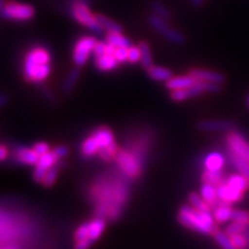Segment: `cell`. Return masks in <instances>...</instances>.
Here are the masks:
<instances>
[{"instance_id":"obj_1","label":"cell","mask_w":249,"mask_h":249,"mask_svg":"<svg viewBox=\"0 0 249 249\" xmlns=\"http://www.w3.org/2000/svg\"><path fill=\"white\" fill-rule=\"evenodd\" d=\"M51 73V54L45 48L35 46L28 51L23 60V75L28 82L40 83Z\"/></svg>"},{"instance_id":"obj_2","label":"cell","mask_w":249,"mask_h":249,"mask_svg":"<svg viewBox=\"0 0 249 249\" xmlns=\"http://www.w3.org/2000/svg\"><path fill=\"white\" fill-rule=\"evenodd\" d=\"M213 218L209 211L196 210L188 205L181 207L178 214L180 224L202 234H213L216 231Z\"/></svg>"},{"instance_id":"obj_3","label":"cell","mask_w":249,"mask_h":249,"mask_svg":"<svg viewBox=\"0 0 249 249\" xmlns=\"http://www.w3.org/2000/svg\"><path fill=\"white\" fill-rule=\"evenodd\" d=\"M114 143L113 134L107 127H99L91 133L89 138L85 140L81 145V154L85 157H92L93 155L98 154L102 149L108 147Z\"/></svg>"},{"instance_id":"obj_4","label":"cell","mask_w":249,"mask_h":249,"mask_svg":"<svg viewBox=\"0 0 249 249\" xmlns=\"http://www.w3.org/2000/svg\"><path fill=\"white\" fill-rule=\"evenodd\" d=\"M71 17L77 23L82 24L95 34H102L103 29L97 22L96 14H92L90 11L88 0H73L70 5Z\"/></svg>"},{"instance_id":"obj_5","label":"cell","mask_w":249,"mask_h":249,"mask_svg":"<svg viewBox=\"0 0 249 249\" xmlns=\"http://www.w3.org/2000/svg\"><path fill=\"white\" fill-rule=\"evenodd\" d=\"M35 14L36 9L34 6L14 1L6 2L0 11V15L5 20L18 21V22H26V21L33 20Z\"/></svg>"},{"instance_id":"obj_6","label":"cell","mask_w":249,"mask_h":249,"mask_svg":"<svg viewBox=\"0 0 249 249\" xmlns=\"http://www.w3.org/2000/svg\"><path fill=\"white\" fill-rule=\"evenodd\" d=\"M148 22L150 24L151 28L157 31L160 35H161L164 38H166L169 42L173 43V44H183L186 42V37L179 30L173 29L172 27L167 23L166 20L160 18V17H156L154 14H150L148 18Z\"/></svg>"},{"instance_id":"obj_7","label":"cell","mask_w":249,"mask_h":249,"mask_svg":"<svg viewBox=\"0 0 249 249\" xmlns=\"http://www.w3.org/2000/svg\"><path fill=\"white\" fill-rule=\"evenodd\" d=\"M220 90V85L213 82H204V81H198L191 88L181 89V90H172L171 91V98L174 102H183L186 99L195 97V96L201 95L203 92H216Z\"/></svg>"},{"instance_id":"obj_8","label":"cell","mask_w":249,"mask_h":249,"mask_svg":"<svg viewBox=\"0 0 249 249\" xmlns=\"http://www.w3.org/2000/svg\"><path fill=\"white\" fill-rule=\"evenodd\" d=\"M96 44H97V40L92 36L81 37L76 40L73 49V62L76 65V67L85 66L90 55L93 53Z\"/></svg>"},{"instance_id":"obj_9","label":"cell","mask_w":249,"mask_h":249,"mask_svg":"<svg viewBox=\"0 0 249 249\" xmlns=\"http://www.w3.org/2000/svg\"><path fill=\"white\" fill-rule=\"evenodd\" d=\"M117 163L119 164L120 169L124 171V173L126 176L135 178L140 174V169H141V165H140L139 158L135 156L129 154L127 151H120L117 155Z\"/></svg>"},{"instance_id":"obj_10","label":"cell","mask_w":249,"mask_h":249,"mask_svg":"<svg viewBox=\"0 0 249 249\" xmlns=\"http://www.w3.org/2000/svg\"><path fill=\"white\" fill-rule=\"evenodd\" d=\"M226 142L230 151L249 160V144L245 141V139L240 134L230 130V133L226 136Z\"/></svg>"},{"instance_id":"obj_11","label":"cell","mask_w":249,"mask_h":249,"mask_svg":"<svg viewBox=\"0 0 249 249\" xmlns=\"http://www.w3.org/2000/svg\"><path fill=\"white\" fill-rule=\"evenodd\" d=\"M216 189L218 198L222 201H225L230 204L236 203V202L241 201L242 197H244V192L233 188L229 183H222V185L217 186Z\"/></svg>"},{"instance_id":"obj_12","label":"cell","mask_w":249,"mask_h":249,"mask_svg":"<svg viewBox=\"0 0 249 249\" xmlns=\"http://www.w3.org/2000/svg\"><path fill=\"white\" fill-rule=\"evenodd\" d=\"M189 74L198 81L218 83V85H222V83L225 82L226 80L225 75L222 73H218V71L209 70H202V68H193V70L189 71Z\"/></svg>"},{"instance_id":"obj_13","label":"cell","mask_w":249,"mask_h":249,"mask_svg":"<svg viewBox=\"0 0 249 249\" xmlns=\"http://www.w3.org/2000/svg\"><path fill=\"white\" fill-rule=\"evenodd\" d=\"M13 158L15 161L26 165H37L39 160V155L34 149L18 147L14 149Z\"/></svg>"},{"instance_id":"obj_14","label":"cell","mask_w":249,"mask_h":249,"mask_svg":"<svg viewBox=\"0 0 249 249\" xmlns=\"http://www.w3.org/2000/svg\"><path fill=\"white\" fill-rule=\"evenodd\" d=\"M197 128L204 132H226L234 128V124L227 120H203L197 124Z\"/></svg>"},{"instance_id":"obj_15","label":"cell","mask_w":249,"mask_h":249,"mask_svg":"<svg viewBox=\"0 0 249 249\" xmlns=\"http://www.w3.org/2000/svg\"><path fill=\"white\" fill-rule=\"evenodd\" d=\"M198 80H196L195 77H193L191 74L186 76H176L171 77L169 81H166L165 86L166 88L171 90H181V89H187L191 88L192 86H194L195 83H197Z\"/></svg>"},{"instance_id":"obj_16","label":"cell","mask_w":249,"mask_h":249,"mask_svg":"<svg viewBox=\"0 0 249 249\" xmlns=\"http://www.w3.org/2000/svg\"><path fill=\"white\" fill-rule=\"evenodd\" d=\"M81 71L79 70V67L71 68V70L68 71V74L65 77L64 83H62L61 87V91L64 95H70V93L73 91V89L75 88L77 81L80 79Z\"/></svg>"},{"instance_id":"obj_17","label":"cell","mask_w":249,"mask_h":249,"mask_svg":"<svg viewBox=\"0 0 249 249\" xmlns=\"http://www.w3.org/2000/svg\"><path fill=\"white\" fill-rule=\"evenodd\" d=\"M118 60L114 57V54H103L101 57L95 58V66L102 71H108L114 70L118 66Z\"/></svg>"},{"instance_id":"obj_18","label":"cell","mask_w":249,"mask_h":249,"mask_svg":"<svg viewBox=\"0 0 249 249\" xmlns=\"http://www.w3.org/2000/svg\"><path fill=\"white\" fill-rule=\"evenodd\" d=\"M149 8H150L151 14L156 15V17H160V18H164L166 21H170L172 18V12L160 0H152V1H150Z\"/></svg>"},{"instance_id":"obj_19","label":"cell","mask_w":249,"mask_h":249,"mask_svg":"<svg viewBox=\"0 0 249 249\" xmlns=\"http://www.w3.org/2000/svg\"><path fill=\"white\" fill-rule=\"evenodd\" d=\"M96 18H97V22L103 30L107 31V33H123V26L116 22V21L111 20L107 15L97 13Z\"/></svg>"},{"instance_id":"obj_20","label":"cell","mask_w":249,"mask_h":249,"mask_svg":"<svg viewBox=\"0 0 249 249\" xmlns=\"http://www.w3.org/2000/svg\"><path fill=\"white\" fill-rule=\"evenodd\" d=\"M232 213L233 211L231 209V207H230V203H227L225 201H222L218 204L216 209H214L213 217L218 223H225L227 220L231 219Z\"/></svg>"},{"instance_id":"obj_21","label":"cell","mask_w":249,"mask_h":249,"mask_svg":"<svg viewBox=\"0 0 249 249\" xmlns=\"http://www.w3.org/2000/svg\"><path fill=\"white\" fill-rule=\"evenodd\" d=\"M105 40H107L108 44L113 45L114 48L128 49L132 46L130 40L127 38V37H124L121 33H107V37H105Z\"/></svg>"},{"instance_id":"obj_22","label":"cell","mask_w":249,"mask_h":249,"mask_svg":"<svg viewBox=\"0 0 249 249\" xmlns=\"http://www.w3.org/2000/svg\"><path fill=\"white\" fill-rule=\"evenodd\" d=\"M204 166L210 171H220L224 166V157L218 152H211L205 157Z\"/></svg>"},{"instance_id":"obj_23","label":"cell","mask_w":249,"mask_h":249,"mask_svg":"<svg viewBox=\"0 0 249 249\" xmlns=\"http://www.w3.org/2000/svg\"><path fill=\"white\" fill-rule=\"evenodd\" d=\"M139 48H140V51H141V59H140L141 66L144 68V70H149V68L154 66L152 54L150 51V45H149L148 42L142 40V42L139 44Z\"/></svg>"},{"instance_id":"obj_24","label":"cell","mask_w":249,"mask_h":249,"mask_svg":"<svg viewBox=\"0 0 249 249\" xmlns=\"http://www.w3.org/2000/svg\"><path fill=\"white\" fill-rule=\"evenodd\" d=\"M230 160L234 165L235 169L240 172V174L249 179V160H246L244 157L235 155L234 152L230 151Z\"/></svg>"},{"instance_id":"obj_25","label":"cell","mask_w":249,"mask_h":249,"mask_svg":"<svg viewBox=\"0 0 249 249\" xmlns=\"http://www.w3.org/2000/svg\"><path fill=\"white\" fill-rule=\"evenodd\" d=\"M147 73L149 77L155 81H165L166 82L172 77V71L160 66H152L147 70Z\"/></svg>"},{"instance_id":"obj_26","label":"cell","mask_w":249,"mask_h":249,"mask_svg":"<svg viewBox=\"0 0 249 249\" xmlns=\"http://www.w3.org/2000/svg\"><path fill=\"white\" fill-rule=\"evenodd\" d=\"M201 195L203 197V200L207 202L210 207L217 204V189L214 188V186L209 185V183H204L201 188Z\"/></svg>"},{"instance_id":"obj_27","label":"cell","mask_w":249,"mask_h":249,"mask_svg":"<svg viewBox=\"0 0 249 249\" xmlns=\"http://www.w3.org/2000/svg\"><path fill=\"white\" fill-rule=\"evenodd\" d=\"M226 183H229L230 186H232L233 188L238 189L240 192H245L249 188V179L242 176V174H234L231 176L227 179Z\"/></svg>"},{"instance_id":"obj_28","label":"cell","mask_w":249,"mask_h":249,"mask_svg":"<svg viewBox=\"0 0 249 249\" xmlns=\"http://www.w3.org/2000/svg\"><path fill=\"white\" fill-rule=\"evenodd\" d=\"M57 160H58V158L55 157L53 151H49L48 154L39 156L38 163H37L36 167H37V169L43 170V171H45V172H48V170L51 169V167L53 166V165L55 164V161H57Z\"/></svg>"},{"instance_id":"obj_29","label":"cell","mask_w":249,"mask_h":249,"mask_svg":"<svg viewBox=\"0 0 249 249\" xmlns=\"http://www.w3.org/2000/svg\"><path fill=\"white\" fill-rule=\"evenodd\" d=\"M202 180L204 183H209L213 186H219L223 183V176L220 171L207 170L202 176Z\"/></svg>"},{"instance_id":"obj_30","label":"cell","mask_w":249,"mask_h":249,"mask_svg":"<svg viewBox=\"0 0 249 249\" xmlns=\"http://www.w3.org/2000/svg\"><path fill=\"white\" fill-rule=\"evenodd\" d=\"M213 236H214V240H216V242L220 246V248L222 249H236L235 246L233 245L230 235H227L225 232L218 231V230H216V231L213 232Z\"/></svg>"},{"instance_id":"obj_31","label":"cell","mask_w":249,"mask_h":249,"mask_svg":"<svg viewBox=\"0 0 249 249\" xmlns=\"http://www.w3.org/2000/svg\"><path fill=\"white\" fill-rule=\"evenodd\" d=\"M188 198H189V202H191V204L193 205V208H195L196 210L210 211L211 207L203 200V197H202V196L195 194V193H192V194L189 195Z\"/></svg>"},{"instance_id":"obj_32","label":"cell","mask_w":249,"mask_h":249,"mask_svg":"<svg viewBox=\"0 0 249 249\" xmlns=\"http://www.w3.org/2000/svg\"><path fill=\"white\" fill-rule=\"evenodd\" d=\"M231 220L234 223H240L244 225H249V213L248 211L235 210L232 213Z\"/></svg>"},{"instance_id":"obj_33","label":"cell","mask_w":249,"mask_h":249,"mask_svg":"<svg viewBox=\"0 0 249 249\" xmlns=\"http://www.w3.org/2000/svg\"><path fill=\"white\" fill-rule=\"evenodd\" d=\"M57 174H58V166L57 165H53V166L51 167V169L48 170V172H46V176L44 180H43L42 183L44 187H51L53 185L55 179H57Z\"/></svg>"},{"instance_id":"obj_34","label":"cell","mask_w":249,"mask_h":249,"mask_svg":"<svg viewBox=\"0 0 249 249\" xmlns=\"http://www.w3.org/2000/svg\"><path fill=\"white\" fill-rule=\"evenodd\" d=\"M117 154V144L116 142L112 143V144L108 145V147L102 149L101 151L98 152L99 157L104 160H111L112 158L114 157V155Z\"/></svg>"},{"instance_id":"obj_35","label":"cell","mask_w":249,"mask_h":249,"mask_svg":"<svg viewBox=\"0 0 249 249\" xmlns=\"http://www.w3.org/2000/svg\"><path fill=\"white\" fill-rule=\"evenodd\" d=\"M230 238H231L233 245L235 246L236 249H247L249 247L247 239H246V236L242 234V233H240V234L231 235Z\"/></svg>"},{"instance_id":"obj_36","label":"cell","mask_w":249,"mask_h":249,"mask_svg":"<svg viewBox=\"0 0 249 249\" xmlns=\"http://www.w3.org/2000/svg\"><path fill=\"white\" fill-rule=\"evenodd\" d=\"M248 225H244V224L240 223H234L233 222L231 225L226 227V231L225 233L227 235H234V234H240V233H244V231L246 230V227Z\"/></svg>"},{"instance_id":"obj_37","label":"cell","mask_w":249,"mask_h":249,"mask_svg":"<svg viewBox=\"0 0 249 249\" xmlns=\"http://www.w3.org/2000/svg\"><path fill=\"white\" fill-rule=\"evenodd\" d=\"M141 59V51H140L139 46L132 45L128 48V61L130 64H136Z\"/></svg>"},{"instance_id":"obj_38","label":"cell","mask_w":249,"mask_h":249,"mask_svg":"<svg viewBox=\"0 0 249 249\" xmlns=\"http://www.w3.org/2000/svg\"><path fill=\"white\" fill-rule=\"evenodd\" d=\"M114 57L119 64H124L128 61V49L126 48H117L114 52Z\"/></svg>"},{"instance_id":"obj_39","label":"cell","mask_w":249,"mask_h":249,"mask_svg":"<svg viewBox=\"0 0 249 249\" xmlns=\"http://www.w3.org/2000/svg\"><path fill=\"white\" fill-rule=\"evenodd\" d=\"M40 92H42V96L46 99V102L50 103V104L54 105L57 103V98H55L54 93L50 90L48 87H42L40 88Z\"/></svg>"},{"instance_id":"obj_40","label":"cell","mask_w":249,"mask_h":249,"mask_svg":"<svg viewBox=\"0 0 249 249\" xmlns=\"http://www.w3.org/2000/svg\"><path fill=\"white\" fill-rule=\"evenodd\" d=\"M107 42H97L96 44L95 49H93V55L96 57H101V55L107 53Z\"/></svg>"},{"instance_id":"obj_41","label":"cell","mask_w":249,"mask_h":249,"mask_svg":"<svg viewBox=\"0 0 249 249\" xmlns=\"http://www.w3.org/2000/svg\"><path fill=\"white\" fill-rule=\"evenodd\" d=\"M34 150H35L37 154H38L39 156H42V155H45V154H48V152L50 151V147H49V144L48 143H44V142H39V143H37V144H35L34 145Z\"/></svg>"},{"instance_id":"obj_42","label":"cell","mask_w":249,"mask_h":249,"mask_svg":"<svg viewBox=\"0 0 249 249\" xmlns=\"http://www.w3.org/2000/svg\"><path fill=\"white\" fill-rule=\"evenodd\" d=\"M53 154L55 155V157L58 158V160H60V158H64L66 157L68 155V148L65 147V145H59L53 150Z\"/></svg>"},{"instance_id":"obj_43","label":"cell","mask_w":249,"mask_h":249,"mask_svg":"<svg viewBox=\"0 0 249 249\" xmlns=\"http://www.w3.org/2000/svg\"><path fill=\"white\" fill-rule=\"evenodd\" d=\"M8 158V149L5 145H0V161H4Z\"/></svg>"},{"instance_id":"obj_44","label":"cell","mask_w":249,"mask_h":249,"mask_svg":"<svg viewBox=\"0 0 249 249\" xmlns=\"http://www.w3.org/2000/svg\"><path fill=\"white\" fill-rule=\"evenodd\" d=\"M204 2H205V0H191V5L195 8L201 7V6L203 5Z\"/></svg>"},{"instance_id":"obj_45","label":"cell","mask_w":249,"mask_h":249,"mask_svg":"<svg viewBox=\"0 0 249 249\" xmlns=\"http://www.w3.org/2000/svg\"><path fill=\"white\" fill-rule=\"evenodd\" d=\"M7 96L4 95V93H0V108H1L4 105H6V103H7Z\"/></svg>"},{"instance_id":"obj_46","label":"cell","mask_w":249,"mask_h":249,"mask_svg":"<svg viewBox=\"0 0 249 249\" xmlns=\"http://www.w3.org/2000/svg\"><path fill=\"white\" fill-rule=\"evenodd\" d=\"M242 234H244L245 236H246V239H247V241H248V245H249V225L246 227V230L244 231V233H242Z\"/></svg>"},{"instance_id":"obj_47","label":"cell","mask_w":249,"mask_h":249,"mask_svg":"<svg viewBox=\"0 0 249 249\" xmlns=\"http://www.w3.org/2000/svg\"><path fill=\"white\" fill-rule=\"evenodd\" d=\"M4 0H0V11H1V8H2V6H4Z\"/></svg>"},{"instance_id":"obj_48","label":"cell","mask_w":249,"mask_h":249,"mask_svg":"<svg viewBox=\"0 0 249 249\" xmlns=\"http://www.w3.org/2000/svg\"><path fill=\"white\" fill-rule=\"evenodd\" d=\"M8 249H9V248H8Z\"/></svg>"}]
</instances>
